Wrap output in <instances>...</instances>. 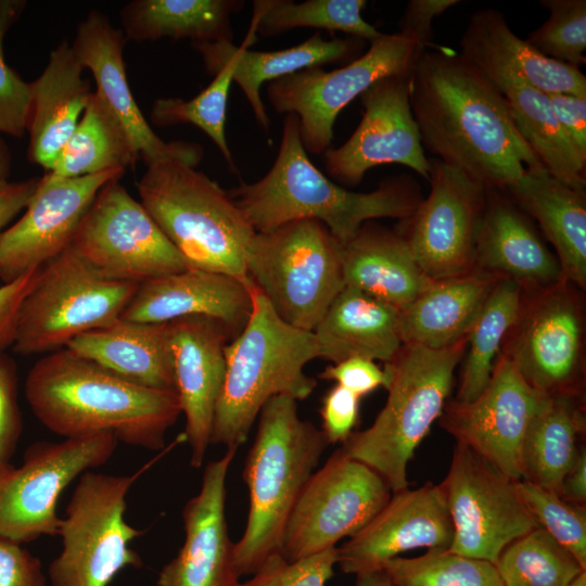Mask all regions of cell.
<instances>
[{"mask_svg":"<svg viewBox=\"0 0 586 586\" xmlns=\"http://www.w3.org/2000/svg\"><path fill=\"white\" fill-rule=\"evenodd\" d=\"M499 279L473 270L462 276L431 280L400 311L403 343L442 349L467 339Z\"/></svg>","mask_w":586,"mask_h":586,"instance_id":"obj_34","label":"cell"},{"mask_svg":"<svg viewBox=\"0 0 586 586\" xmlns=\"http://www.w3.org/2000/svg\"><path fill=\"white\" fill-rule=\"evenodd\" d=\"M538 222L556 250L563 279L586 288V193L550 175L544 167L526 168L506 191Z\"/></svg>","mask_w":586,"mask_h":586,"instance_id":"obj_30","label":"cell"},{"mask_svg":"<svg viewBox=\"0 0 586 586\" xmlns=\"http://www.w3.org/2000/svg\"><path fill=\"white\" fill-rule=\"evenodd\" d=\"M550 14L526 41L543 55L578 67L586 63V1L540 0Z\"/></svg>","mask_w":586,"mask_h":586,"instance_id":"obj_45","label":"cell"},{"mask_svg":"<svg viewBox=\"0 0 586 586\" xmlns=\"http://www.w3.org/2000/svg\"><path fill=\"white\" fill-rule=\"evenodd\" d=\"M138 283L107 278L71 246L47 263L20 307L12 348L49 354L120 319Z\"/></svg>","mask_w":586,"mask_h":586,"instance_id":"obj_9","label":"cell"},{"mask_svg":"<svg viewBox=\"0 0 586 586\" xmlns=\"http://www.w3.org/2000/svg\"><path fill=\"white\" fill-rule=\"evenodd\" d=\"M227 191L256 232L315 219L342 244L367 221L408 218L423 200L418 182L408 175L386 178L371 192L336 184L309 160L294 114L284 118L278 155L269 171L256 182Z\"/></svg>","mask_w":586,"mask_h":586,"instance_id":"obj_3","label":"cell"},{"mask_svg":"<svg viewBox=\"0 0 586 586\" xmlns=\"http://www.w3.org/2000/svg\"><path fill=\"white\" fill-rule=\"evenodd\" d=\"M499 355L536 391L582 395L585 371L583 291L569 281L525 293Z\"/></svg>","mask_w":586,"mask_h":586,"instance_id":"obj_13","label":"cell"},{"mask_svg":"<svg viewBox=\"0 0 586 586\" xmlns=\"http://www.w3.org/2000/svg\"><path fill=\"white\" fill-rule=\"evenodd\" d=\"M25 1L0 0V135L22 137L27 131L31 84L13 71L4 59L3 41L7 31L18 18Z\"/></svg>","mask_w":586,"mask_h":586,"instance_id":"obj_46","label":"cell"},{"mask_svg":"<svg viewBox=\"0 0 586 586\" xmlns=\"http://www.w3.org/2000/svg\"><path fill=\"white\" fill-rule=\"evenodd\" d=\"M333 547L295 561L285 560L282 555L269 558L252 578L237 586H326L333 575L336 563Z\"/></svg>","mask_w":586,"mask_h":586,"instance_id":"obj_47","label":"cell"},{"mask_svg":"<svg viewBox=\"0 0 586 586\" xmlns=\"http://www.w3.org/2000/svg\"><path fill=\"white\" fill-rule=\"evenodd\" d=\"M342 272L345 286L357 289L399 311L431 282L402 234L372 220L342 244Z\"/></svg>","mask_w":586,"mask_h":586,"instance_id":"obj_31","label":"cell"},{"mask_svg":"<svg viewBox=\"0 0 586 586\" xmlns=\"http://www.w3.org/2000/svg\"><path fill=\"white\" fill-rule=\"evenodd\" d=\"M66 347L135 384L176 393L167 322L118 319L76 336Z\"/></svg>","mask_w":586,"mask_h":586,"instance_id":"obj_32","label":"cell"},{"mask_svg":"<svg viewBox=\"0 0 586 586\" xmlns=\"http://www.w3.org/2000/svg\"><path fill=\"white\" fill-rule=\"evenodd\" d=\"M429 162L430 193L396 230L423 273L441 280L474 270L487 189L435 157Z\"/></svg>","mask_w":586,"mask_h":586,"instance_id":"obj_17","label":"cell"},{"mask_svg":"<svg viewBox=\"0 0 586 586\" xmlns=\"http://www.w3.org/2000/svg\"><path fill=\"white\" fill-rule=\"evenodd\" d=\"M523 298L524 291L517 282L500 278L495 283L468 334L455 400L470 403L485 388L504 341L519 318Z\"/></svg>","mask_w":586,"mask_h":586,"instance_id":"obj_39","label":"cell"},{"mask_svg":"<svg viewBox=\"0 0 586 586\" xmlns=\"http://www.w3.org/2000/svg\"><path fill=\"white\" fill-rule=\"evenodd\" d=\"M237 448L206 464L201 489L182 510L184 542L160 572L157 586H237L226 521V477Z\"/></svg>","mask_w":586,"mask_h":586,"instance_id":"obj_24","label":"cell"},{"mask_svg":"<svg viewBox=\"0 0 586 586\" xmlns=\"http://www.w3.org/2000/svg\"><path fill=\"white\" fill-rule=\"evenodd\" d=\"M411 71L382 78L360 95L364 113L358 127L341 146L323 153L333 180L356 186L375 166L400 164L429 181L430 162L409 99Z\"/></svg>","mask_w":586,"mask_h":586,"instance_id":"obj_19","label":"cell"},{"mask_svg":"<svg viewBox=\"0 0 586 586\" xmlns=\"http://www.w3.org/2000/svg\"><path fill=\"white\" fill-rule=\"evenodd\" d=\"M257 418L242 474L250 496L247 522L233 546L240 576L253 575L281 555L288 520L328 445L321 430L300 418L297 400L290 396L271 397Z\"/></svg>","mask_w":586,"mask_h":586,"instance_id":"obj_4","label":"cell"},{"mask_svg":"<svg viewBox=\"0 0 586 586\" xmlns=\"http://www.w3.org/2000/svg\"><path fill=\"white\" fill-rule=\"evenodd\" d=\"M495 566L504 586H568L586 571L540 526L510 543Z\"/></svg>","mask_w":586,"mask_h":586,"instance_id":"obj_41","label":"cell"},{"mask_svg":"<svg viewBox=\"0 0 586 586\" xmlns=\"http://www.w3.org/2000/svg\"><path fill=\"white\" fill-rule=\"evenodd\" d=\"M10 163L11 157L9 149L0 135V184L8 181Z\"/></svg>","mask_w":586,"mask_h":586,"instance_id":"obj_58","label":"cell"},{"mask_svg":"<svg viewBox=\"0 0 586 586\" xmlns=\"http://www.w3.org/2000/svg\"><path fill=\"white\" fill-rule=\"evenodd\" d=\"M568 586H586V571L577 574Z\"/></svg>","mask_w":586,"mask_h":586,"instance_id":"obj_59","label":"cell"},{"mask_svg":"<svg viewBox=\"0 0 586 586\" xmlns=\"http://www.w3.org/2000/svg\"><path fill=\"white\" fill-rule=\"evenodd\" d=\"M515 482L456 443L448 473L440 484L454 526L450 552L495 564L510 543L538 526Z\"/></svg>","mask_w":586,"mask_h":586,"instance_id":"obj_16","label":"cell"},{"mask_svg":"<svg viewBox=\"0 0 586 586\" xmlns=\"http://www.w3.org/2000/svg\"><path fill=\"white\" fill-rule=\"evenodd\" d=\"M365 0H289L254 1L253 23L250 37L255 33L275 36L297 27H313L329 31H342L369 42L383 33L362 16Z\"/></svg>","mask_w":586,"mask_h":586,"instance_id":"obj_40","label":"cell"},{"mask_svg":"<svg viewBox=\"0 0 586 586\" xmlns=\"http://www.w3.org/2000/svg\"><path fill=\"white\" fill-rule=\"evenodd\" d=\"M240 0H135L120 13L123 34L135 41L190 39L193 43L232 41L231 15Z\"/></svg>","mask_w":586,"mask_h":586,"instance_id":"obj_35","label":"cell"},{"mask_svg":"<svg viewBox=\"0 0 586 586\" xmlns=\"http://www.w3.org/2000/svg\"><path fill=\"white\" fill-rule=\"evenodd\" d=\"M253 307L225 348L226 374L215 406L211 444H244L263 406L273 396L307 398L316 380L305 366L319 357L314 332L285 323L251 281Z\"/></svg>","mask_w":586,"mask_h":586,"instance_id":"obj_5","label":"cell"},{"mask_svg":"<svg viewBox=\"0 0 586 586\" xmlns=\"http://www.w3.org/2000/svg\"><path fill=\"white\" fill-rule=\"evenodd\" d=\"M118 180L98 192L69 246L114 280L139 284L189 269L141 202Z\"/></svg>","mask_w":586,"mask_h":586,"instance_id":"obj_15","label":"cell"},{"mask_svg":"<svg viewBox=\"0 0 586 586\" xmlns=\"http://www.w3.org/2000/svg\"><path fill=\"white\" fill-rule=\"evenodd\" d=\"M552 112L574 145L586 155V98L547 93Z\"/></svg>","mask_w":586,"mask_h":586,"instance_id":"obj_54","label":"cell"},{"mask_svg":"<svg viewBox=\"0 0 586 586\" xmlns=\"http://www.w3.org/2000/svg\"><path fill=\"white\" fill-rule=\"evenodd\" d=\"M144 469L132 474L86 471L62 518V550L49 566L52 586H109L127 566L142 560L130 543L142 531L125 520L127 495Z\"/></svg>","mask_w":586,"mask_h":586,"instance_id":"obj_10","label":"cell"},{"mask_svg":"<svg viewBox=\"0 0 586 586\" xmlns=\"http://www.w3.org/2000/svg\"><path fill=\"white\" fill-rule=\"evenodd\" d=\"M232 75L229 67H221L212 82L190 100L161 98L151 109V120L161 127L192 124L203 130L216 144L224 158L235 169L232 153L226 139V116Z\"/></svg>","mask_w":586,"mask_h":586,"instance_id":"obj_43","label":"cell"},{"mask_svg":"<svg viewBox=\"0 0 586 586\" xmlns=\"http://www.w3.org/2000/svg\"><path fill=\"white\" fill-rule=\"evenodd\" d=\"M17 381L14 360L0 352V462L11 460L23 434Z\"/></svg>","mask_w":586,"mask_h":586,"instance_id":"obj_48","label":"cell"},{"mask_svg":"<svg viewBox=\"0 0 586 586\" xmlns=\"http://www.w3.org/2000/svg\"><path fill=\"white\" fill-rule=\"evenodd\" d=\"M176 393L184 415L190 463L201 468L211 444L215 406L226 374L225 348L234 336L221 321L190 316L167 322Z\"/></svg>","mask_w":586,"mask_h":586,"instance_id":"obj_22","label":"cell"},{"mask_svg":"<svg viewBox=\"0 0 586 586\" xmlns=\"http://www.w3.org/2000/svg\"><path fill=\"white\" fill-rule=\"evenodd\" d=\"M356 586H391L390 579L383 570L358 574Z\"/></svg>","mask_w":586,"mask_h":586,"instance_id":"obj_57","label":"cell"},{"mask_svg":"<svg viewBox=\"0 0 586 586\" xmlns=\"http://www.w3.org/2000/svg\"><path fill=\"white\" fill-rule=\"evenodd\" d=\"M319 379L335 381L337 385L351 391L359 398L373 392L379 386L387 385V373L373 360L354 356L337 364L327 366L318 374Z\"/></svg>","mask_w":586,"mask_h":586,"instance_id":"obj_50","label":"cell"},{"mask_svg":"<svg viewBox=\"0 0 586 586\" xmlns=\"http://www.w3.org/2000/svg\"><path fill=\"white\" fill-rule=\"evenodd\" d=\"M252 307L249 278L189 268L139 283L120 319L166 323L203 316L221 321L237 336Z\"/></svg>","mask_w":586,"mask_h":586,"instance_id":"obj_25","label":"cell"},{"mask_svg":"<svg viewBox=\"0 0 586 586\" xmlns=\"http://www.w3.org/2000/svg\"><path fill=\"white\" fill-rule=\"evenodd\" d=\"M39 179L21 182L5 181L0 184V235L11 220L26 207Z\"/></svg>","mask_w":586,"mask_h":586,"instance_id":"obj_55","label":"cell"},{"mask_svg":"<svg viewBox=\"0 0 586 586\" xmlns=\"http://www.w3.org/2000/svg\"><path fill=\"white\" fill-rule=\"evenodd\" d=\"M358 39L326 40L316 33L304 42L277 51H252L232 41L193 43L207 71L215 75L221 67H229L234 81L243 91L257 123L269 131L270 122L260 97L264 82H271L311 67L345 60L357 50Z\"/></svg>","mask_w":586,"mask_h":586,"instance_id":"obj_28","label":"cell"},{"mask_svg":"<svg viewBox=\"0 0 586 586\" xmlns=\"http://www.w3.org/2000/svg\"><path fill=\"white\" fill-rule=\"evenodd\" d=\"M409 99L424 151L486 189L507 191L526 168L544 167L500 90L459 53H421L410 73Z\"/></svg>","mask_w":586,"mask_h":586,"instance_id":"obj_1","label":"cell"},{"mask_svg":"<svg viewBox=\"0 0 586 586\" xmlns=\"http://www.w3.org/2000/svg\"><path fill=\"white\" fill-rule=\"evenodd\" d=\"M559 496L573 504L586 502V450L583 447L576 462L561 483Z\"/></svg>","mask_w":586,"mask_h":586,"instance_id":"obj_56","label":"cell"},{"mask_svg":"<svg viewBox=\"0 0 586 586\" xmlns=\"http://www.w3.org/2000/svg\"><path fill=\"white\" fill-rule=\"evenodd\" d=\"M460 55L489 80H519L545 93L586 98V77L578 67L539 53L518 37L495 9L475 11L460 39Z\"/></svg>","mask_w":586,"mask_h":586,"instance_id":"obj_27","label":"cell"},{"mask_svg":"<svg viewBox=\"0 0 586 586\" xmlns=\"http://www.w3.org/2000/svg\"><path fill=\"white\" fill-rule=\"evenodd\" d=\"M0 586H46L41 561L23 544L0 536Z\"/></svg>","mask_w":586,"mask_h":586,"instance_id":"obj_51","label":"cell"},{"mask_svg":"<svg viewBox=\"0 0 586 586\" xmlns=\"http://www.w3.org/2000/svg\"><path fill=\"white\" fill-rule=\"evenodd\" d=\"M41 268L33 269L11 282L0 284V352L13 345L20 307L37 282Z\"/></svg>","mask_w":586,"mask_h":586,"instance_id":"obj_52","label":"cell"},{"mask_svg":"<svg viewBox=\"0 0 586 586\" xmlns=\"http://www.w3.org/2000/svg\"><path fill=\"white\" fill-rule=\"evenodd\" d=\"M525 508L538 526L568 549L586 570V509L524 480L515 482Z\"/></svg>","mask_w":586,"mask_h":586,"instance_id":"obj_44","label":"cell"},{"mask_svg":"<svg viewBox=\"0 0 586 586\" xmlns=\"http://www.w3.org/2000/svg\"><path fill=\"white\" fill-rule=\"evenodd\" d=\"M72 46L61 42L31 84L27 131L31 162L50 171L74 132L92 93Z\"/></svg>","mask_w":586,"mask_h":586,"instance_id":"obj_29","label":"cell"},{"mask_svg":"<svg viewBox=\"0 0 586 586\" xmlns=\"http://www.w3.org/2000/svg\"><path fill=\"white\" fill-rule=\"evenodd\" d=\"M246 276L285 323L314 331L344 289L342 243L320 221L297 219L256 232Z\"/></svg>","mask_w":586,"mask_h":586,"instance_id":"obj_8","label":"cell"},{"mask_svg":"<svg viewBox=\"0 0 586 586\" xmlns=\"http://www.w3.org/2000/svg\"><path fill=\"white\" fill-rule=\"evenodd\" d=\"M138 156L119 120L92 91L88 104L52 169L60 178H78L111 170H126Z\"/></svg>","mask_w":586,"mask_h":586,"instance_id":"obj_38","label":"cell"},{"mask_svg":"<svg viewBox=\"0 0 586 586\" xmlns=\"http://www.w3.org/2000/svg\"><path fill=\"white\" fill-rule=\"evenodd\" d=\"M467 339L442 349L403 344L384 364L386 403L373 423L353 432L341 449L373 469L392 493L408 488V463L440 419L454 386Z\"/></svg>","mask_w":586,"mask_h":586,"instance_id":"obj_7","label":"cell"},{"mask_svg":"<svg viewBox=\"0 0 586 586\" xmlns=\"http://www.w3.org/2000/svg\"><path fill=\"white\" fill-rule=\"evenodd\" d=\"M24 390L37 420L63 438L107 432L118 443L161 450L182 413L177 393L135 384L67 347L38 359Z\"/></svg>","mask_w":586,"mask_h":586,"instance_id":"obj_2","label":"cell"},{"mask_svg":"<svg viewBox=\"0 0 586 586\" xmlns=\"http://www.w3.org/2000/svg\"><path fill=\"white\" fill-rule=\"evenodd\" d=\"M124 173L111 170L78 178L46 173L21 218L0 235V281L8 283L41 268L67 249L98 192Z\"/></svg>","mask_w":586,"mask_h":586,"instance_id":"obj_20","label":"cell"},{"mask_svg":"<svg viewBox=\"0 0 586 586\" xmlns=\"http://www.w3.org/2000/svg\"><path fill=\"white\" fill-rule=\"evenodd\" d=\"M454 526L440 484L393 493L387 504L356 535L336 549L346 574L383 570L391 559L416 549H448Z\"/></svg>","mask_w":586,"mask_h":586,"instance_id":"obj_21","label":"cell"},{"mask_svg":"<svg viewBox=\"0 0 586 586\" xmlns=\"http://www.w3.org/2000/svg\"><path fill=\"white\" fill-rule=\"evenodd\" d=\"M146 167L137 184L140 202L189 267L247 279L256 231L228 191L179 160Z\"/></svg>","mask_w":586,"mask_h":586,"instance_id":"obj_6","label":"cell"},{"mask_svg":"<svg viewBox=\"0 0 586 586\" xmlns=\"http://www.w3.org/2000/svg\"><path fill=\"white\" fill-rule=\"evenodd\" d=\"M392 494L381 475L339 448L313 473L295 504L283 533L282 557L300 560L353 537Z\"/></svg>","mask_w":586,"mask_h":586,"instance_id":"obj_14","label":"cell"},{"mask_svg":"<svg viewBox=\"0 0 586 586\" xmlns=\"http://www.w3.org/2000/svg\"><path fill=\"white\" fill-rule=\"evenodd\" d=\"M459 0H410L399 20V31L415 37L421 52H424L432 40V22Z\"/></svg>","mask_w":586,"mask_h":586,"instance_id":"obj_53","label":"cell"},{"mask_svg":"<svg viewBox=\"0 0 586 586\" xmlns=\"http://www.w3.org/2000/svg\"><path fill=\"white\" fill-rule=\"evenodd\" d=\"M586 419L582 395L549 397L532 421L522 447V479L559 495L561 483L581 453Z\"/></svg>","mask_w":586,"mask_h":586,"instance_id":"obj_36","label":"cell"},{"mask_svg":"<svg viewBox=\"0 0 586 586\" xmlns=\"http://www.w3.org/2000/svg\"><path fill=\"white\" fill-rule=\"evenodd\" d=\"M549 397L533 388L514 365L499 355L481 394L470 403L448 400L440 424L458 444L519 481L525 435Z\"/></svg>","mask_w":586,"mask_h":586,"instance_id":"obj_18","label":"cell"},{"mask_svg":"<svg viewBox=\"0 0 586 586\" xmlns=\"http://www.w3.org/2000/svg\"><path fill=\"white\" fill-rule=\"evenodd\" d=\"M533 221L506 191L487 189L475 244L474 270L510 279L525 293L563 281L556 255Z\"/></svg>","mask_w":586,"mask_h":586,"instance_id":"obj_26","label":"cell"},{"mask_svg":"<svg viewBox=\"0 0 586 586\" xmlns=\"http://www.w3.org/2000/svg\"><path fill=\"white\" fill-rule=\"evenodd\" d=\"M383 571L391 586H504L495 564L448 549L428 550L416 558L398 556Z\"/></svg>","mask_w":586,"mask_h":586,"instance_id":"obj_42","label":"cell"},{"mask_svg":"<svg viewBox=\"0 0 586 586\" xmlns=\"http://www.w3.org/2000/svg\"><path fill=\"white\" fill-rule=\"evenodd\" d=\"M421 53L411 35L382 34L347 65L298 71L269 82L267 95L275 111L297 116L306 152L322 154L330 149L340 112L378 80L410 72Z\"/></svg>","mask_w":586,"mask_h":586,"instance_id":"obj_11","label":"cell"},{"mask_svg":"<svg viewBox=\"0 0 586 586\" xmlns=\"http://www.w3.org/2000/svg\"><path fill=\"white\" fill-rule=\"evenodd\" d=\"M118 445L112 433L37 441L23 462H0V536L24 544L59 536L63 491L84 472L106 463Z\"/></svg>","mask_w":586,"mask_h":586,"instance_id":"obj_12","label":"cell"},{"mask_svg":"<svg viewBox=\"0 0 586 586\" xmlns=\"http://www.w3.org/2000/svg\"><path fill=\"white\" fill-rule=\"evenodd\" d=\"M319 358L337 364L359 356L390 362L403 346L400 311L344 286L313 331Z\"/></svg>","mask_w":586,"mask_h":586,"instance_id":"obj_33","label":"cell"},{"mask_svg":"<svg viewBox=\"0 0 586 586\" xmlns=\"http://www.w3.org/2000/svg\"><path fill=\"white\" fill-rule=\"evenodd\" d=\"M500 90L523 140L544 168L561 181L585 190L586 155L558 123L548 94L519 80H491Z\"/></svg>","mask_w":586,"mask_h":586,"instance_id":"obj_37","label":"cell"},{"mask_svg":"<svg viewBox=\"0 0 586 586\" xmlns=\"http://www.w3.org/2000/svg\"><path fill=\"white\" fill-rule=\"evenodd\" d=\"M125 42L123 31L104 14L91 11L78 25L72 48L82 67L92 73L95 92L122 124L138 158L146 166L175 158L195 167L204 155L202 146L194 142L162 140L141 113L127 80L123 59Z\"/></svg>","mask_w":586,"mask_h":586,"instance_id":"obj_23","label":"cell"},{"mask_svg":"<svg viewBox=\"0 0 586 586\" xmlns=\"http://www.w3.org/2000/svg\"><path fill=\"white\" fill-rule=\"evenodd\" d=\"M360 398L335 384L322 398L320 415L328 444L345 443L358 421Z\"/></svg>","mask_w":586,"mask_h":586,"instance_id":"obj_49","label":"cell"}]
</instances>
